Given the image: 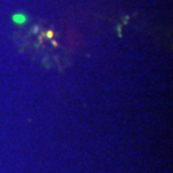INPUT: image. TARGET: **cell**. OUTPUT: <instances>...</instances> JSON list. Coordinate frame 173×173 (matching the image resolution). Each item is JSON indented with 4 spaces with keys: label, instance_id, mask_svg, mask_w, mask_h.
Listing matches in <instances>:
<instances>
[{
    "label": "cell",
    "instance_id": "obj_1",
    "mask_svg": "<svg viewBox=\"0 0 173 173\" xmlns=\"http://www.w3.org/2000/svg\"><path fill=\"white\" fill-rule=\"evenodd\" d=\"M13 20L17 24H24V23L27 22V18L25 15H20V14H16L13 16Z\"/></svg>",
    "mask_w": 173,
    "mask_h": 173
},
{
    "label": "cell",
    "instance_id": "obj_2",
    "mask_svg": "<svg viewBox=\"0 0 173 173\" xmlns=\"http://www.w3.org/2000/svg\"><path fill=\"white\" fill-rule=\"evenodd\" d=\"M46 35H47V37H48V38H53V36H54V33H53L52 30H48V32L46 33Z\"/></svg>",
    "mask_w": 173,
    "mask_h": 173
}]
</instances>
